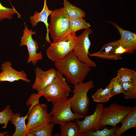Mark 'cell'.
I'll list each match as a JSON object with an SVG mask.
<instances>
[{
	"label": "cell",
	"mask_w": 136,
	"mask_h": 136,
	"mask_svg": "<svg viewBox=\"0 0 136 136\" xmlns=\"http://www.w3.org/2000/svg\"><path fill=\"white\" fill-rule=\"evenodd\" d=\"M112 79L110 80L109 84L104 89L100 88L93 93L92 96L93 101L99 103L107 102L111 98L110 90L112 88Z\"/></svg>",
	"instance_id": "ffe728a7"
},
{
	"label": "cell",
	"mask_w": 136,
	"mask_h": 136,
	"mask_svg": "<svg viewBox=\"0 0 136 136\" xmlns=\"http://www.w3.org/2000/svg\"><path fill=\"white\" fill-rule=\"evenodd\" d=\"M15 14H18L19 18H21V15L13 7L11 8L5 7L0 2V22L6 19H12Z\"/></svg>",
	"instance_id": "83f0119b"
},
{
	"label": "cell",
	"mask_w": 136,
	"mask_h": 136,
	"mask_svg": "<svg viewBox=\"0 0 136 136\" xmlns=\"http://www.w3.org/2000/svg\"><path fill=\"white\" fill-rule=\"evenodd\" d=\"M9 132L8 131H5L2 132H0V136H4L5 135L8 133Z\"/></svg>",
	"instance_id": "1f68e13d"
},
{
	"label": "cell",
	"mask_w": 136,
	"mask_h": 136,
	"mask_svg": "<svg viewBox=\"0 0 136 136\" xmlns=\"http://www.w3.org/2000/svg\"><path fill=\"white\" fill-rule=\"evenodd\" d=\"M121 122L122 126L116 131V136H121L127 130L136 127V109L128 113Z\"/></svg>",
	"instance_id": "ac0fdd59"
},
{
	"label": "cell",
	"mask_w": 136,
	"mask_h": 136,
	"mask_svg": "<svg viewBox=\"0 0 136 136\" xmlns=\"http://www.w3.org/2000/svg\"><path fill=\"white\" fill-rule=\"evenodd\" d=\"M112 88L110 90L111 98L115 95L123 93L122 83L118 80L117 76L112 78Z\"/></svg>",
	"instance_id": "f1b7e54d"
},
{
	"label": "cell",
	"mask_w": 136,
	"mask_h": 136,
	"mask_svg": "<svg viewBox=\"0 0 136 136\" xmlns=\"http://www.w3.org/2000/svg\"><path fill=\"white\" fill-rule=\"evenodd\" d=\"M28 113L25 116H21L19 113H14L10 120L15 127V132L12 136H27V130L25 120L27 118Z\"/></svg>",
	"instance_id": "e0dca14e"
},
{
	"label": "cell",
	"mask_w": 136,
	"mask_h": 136,
	"mask_svg": "<svg viewBox=\"0 0 136 136\" xmlns=\"http://www.w3.org/2000/svg\"><path fill=\"white\" fill-rule=\"evenodd\" d=\"M71 91L66 78L57 71L52 81L38 94L41 97L44 96L48 101L52 102L67 98Z\"/></svg>",
	"instance_id": "277c9868"
},
{
	"label": "cell",
	"mask_w": 136,
	"mask_h": 136,
	"mask_svg": "<svg viewBox=\"0 0 136 136\" xmlns=\"http://www.w3.org/2000/svg\"><path fill=\"white\" fill-rule=\"evenodd\" d=\"M57 71L74 86L84 81L91 71V67L79 61L73 51L54 63Z\"/></svg>",
	"instance_id": "6da1fadb"
},
{
	"label": "cell",
	"mask_w": 136,
	"mask_h": 136,
	"mask_svg": "<svg viewBox=\"0 0 136 136\" xmlns=\"http://www.w3.org/2000/svg\"><path fill=\"white\" fill-rule=\"evenodd\" d=\"M60 136H83L80 130L78 124L71 121L66 122L60 125Z\"/></svg>",
	"instance_id": "d6986e66"
},
{
	"label": "cell",
	"mask_w": 136,
	"mask_h": 136,
	"mask_svg": "<svg viewBox=\"0 0 136 136\" xmlns=\"http://www.w3.org/2000/svg\"><path fill=\"white\" fill-rule=\"evenodd\" d=\"M52 11L48 8L46 0H44V6L42 10L39 13L35 11L33 16L29 17V21L32 27L36 26L38 22H42L45 24L47 28L45 40L48 43H51L49 38L48 28L49 24L48 22V17L50 15Z\"/></svg>",
	"instance_id": "9a60e30c"
},
{
	"label": "cell",
	"mask_w": 136,
	"mask_h": 136,
	"mask_svg": "<svg viewBox=\"0 0 136 136\" xmlns=\"http://www.w3.org/2000/svg\"><path fill=\"white\" fill-rule=\"evenodd\" d=\"M12 62L8 61L4 62L2 64L0 82H13L20 80L27 83L30 82V80L28 78L27 74L24 71H17L12 67Z\"/></svg>",
	"instance_id": "8fae6325"
},
{
	"label": "cell",
	"mask_w": 136,
	"mask_h": 136,
	"mask_svg": "<svg viewBox=\"0 0 136 136\" xmlns=\"http://www.w3.org/2000/svg\"><path fill=\"white\" fill-rule=\"evenodd\" d=\"M109 22L118 29L120 35V39L117 41L119 45L135 52L136 49V33L124 30L116 23Z\"/></svg>",
	"instance_id": "5bb4252c"
},
{
	"label": "cell",
	"mask_w": 136,
	"mask_h": 136,
	"mask_svg": "<svg viewBox=\"0 0 136 136\" xmlns=\"http://www.w3.org/2000/svg\"><path fill=\"white\" fill-rule=\"evenodd\" d=\"M57 71L53 68L45 71L38 67L35 70V79L32 88L39 92L50 84L56 77Z\"/></svg>",
	"instance_id": "7c38bea8"
},
{
	"label": "cell",
	"mask_w": 136,
	"mask_h": 136,
	"mask_svg": "<svg viewBox=\"0 0 136 136\" xmlns=\"http://www.w3.org/2000/svg\"><path fill=\"white\" fill-rule=\"evenodd\" d=\"M134 52L130 49L124 48L119 45L115 49L114 51L115 55L119 57H121V56L125 53L131 54Z\"/></svg>",
	"instance_id": "4dcf8cb0"
},
{
	"label": "cell",
	"mask_w": 136,
	"mask_h": 136,
	"mask_svg": "<svg viewBox=\"0 0 136 136\" xmlns=\"http://www.w3.org/2000/svg\"><path fill=\"white\" fill-rule=\"evenodd\" d=\"M135 109L136 106H125L115 103L104 107L95 131L107 125L116 126L128 113Z\"/></svg>",
	"instance_id": "3957f363"
},
{
	"label": "cell",
	"mask_w": 136,
	"mask_h": 136,
	"mask_svg": "<svg viewBox=\"0 0 136 136\" xmlns=\"http://www.w3.org/2000/svg\"><path fill=\"white\" fill-rule=\"evenodd\" d=\"M95 86L93 81L79 83L74 86L73 96L69 98L73 112L84 116L88 113L90 99L87 96L89 91Z\"/></svg>",
	"instance_id": "5b68a950"
},
{
	"label": "cell",
	"mask_w": 136,
	"mask_h": 136,
	"mask_svg": "<svg viewBox=\"0 0 136 136\" xmlns=\"http://www.w3.org/2000/svg\"><path fill=\"white\" fill-rule=\"evenodd\" d=\"M119 45V43L117 41L110 42L104 45L98 51L89 54V56L104 59H121L122 57L117 56L114 53L115 50Z\"/></svg>",
	"instance_id": "2e32d148"
},
{
	"label": "cell",
	"mask_w": 136,
	"mask_h": 136,
	"mask_svg": "<svg viewBox=\"0 0 136 136\" xmlns=\"http://www.w3.org/2000/svg\"><path fill=\"white\" fill-rule=\"evenodd\" d=\"M28 113V131L51 122V116L48 113L46 105L39 103L30 106Z\"/></svg>",
	"instance_id": "9c48e42d"
},
{
	"label": "cell",
	"mask_w": 136,
	"mask_h": 136,
	"mask_svg": "<svg viewBox=\"0 0 136 136\" xmlns=\"http://www.w3.org/2000/svg\"><path fill=\"white\" fill-rule=\"evenodd\" d=\"M119 127L112 126L109 129L104 128L101 130L88 131L83 134V136H116L115 132Z\"/></svg>",
	"instance_id": "484cf974"
},
{
	"label": "cell",
	"mask_w": 136,
	"mask_h": 136,
	"mask_svg": "<svg viewBox=\"0 0 136 136\" xmlns=\"http://www.w3.org/2000/svg\"><path fill=\"white\" fill-rule=\"evenodd\" d=\"M117 77L118 80L123 82L136 81V72L130 69L121 68L117 71Z\"/></svg>",
	"instance_id": "cb8c5ba5"
},
{
	"label": "cell",
	"mask_w": 136,
	"mask_h": 136,
	"mask_svg": "<svg viewBox=\"0 0 136 136\" xmlns=\"http://www.w3.org/2000/svg\"><path fill=\"white\" fill-rule=\"evenodd\" d=\"M23 30V36L21 38L20 46L21 47L26 46L28 50V57L27 62H31L36 65L38 61L42 59L43 55L41 52L37 53L39 47L37 41L33 40L32 35L36 34V31L29 30L25 24Z\"/></svg>",
	"instance_id": "30bf717a"
},
{
	"label": "cell",
	"mask_w": 136,
	"mask_h": 136,
	"mask_svg": "<svg viewBox=\"0 0 136 136\" xmlns=\"http://www.w3.org/2000/svg\"><path fill=\"white\" fill-rule=\"evenodd\" d=\"M52 103V106L49 113L51 116V123L61 125L66 122L84 118V116L72 112L69 98Z\"/></svg>",
	"instance_id": "8992f818"
},
{
	"label": "cell",
	"mask_w": 136,
	"mask_h": 136,
	"mask_svg": "<svg viewBox=\"0 0 136 136\" xmlns=\"http://www.w3.org/2000/svg\"><path fill=\"white\" fill-rule=\"evenodd\" d=\"M14 113L9 105L7 106L3 110L0 112V125H4L3 128L6 129L8 122Z\"/></svg>",
	"instance_id": "4316f807"
},
{
	"label": "cell",
	"mask_w": 136,
	"mask_h": 136,
	"mask_svg": "<svg viewBox=\"0 0 136 136\" xmlns=\"http://www.w3.org/2000/svg\"><path fill=\"white\" fill-rule=\"evenodd\" d=\"M104 106L99 103L96 105L95 111L92 115L84 116V119L80 121L76 119L75 121L78 124L80 132L83 133L88 131H95L99 120Z\"/></svg>",
	"instance_id": "4fadbf2b"
},
{
	"label": "cell",
	"mask_w": 136,
	"mask_h": 136,
	"mask_svg": "<svg viewBox=\"0 0 136 136\" xmlns=\"http://www.w3.org/2000/svg\"><path fill=\"white\" fill-rule=\"evenodd\" d=\"M92 33L90 28L86 29L80 35L77 37L76 43L73 52L78 59L81 62L87 64L92 67H96V64L89 58V50L91 42L89 35Z\"/></svg>",
	"instance_id": "ba28073f"
},
{
	"label": "cell",
	"mask_w": 136,
	"mask_h": 136,
	"mask_svg": "<svg viewBox=\"0 0 136 136\" xmlns=\"http://www.w3.org/2000/svg\"><path fill=\"white\" fill-rule=\"evenodd\" d=\"M63 4V8L69 18L85 17V13L83 10L71 4L67 0H64Z\"/></svg>",
	"instance_id": "7402d4cb"
},
{
	"label": "cell",
	"mask_w": 136,
	"mask_h": 136,
	"mask_svg": "<svg viewBox=\"0 0 136 136\" xmlns=\"http://www.w3.org/2000/svg\"><path fill=\"white\" fill-rule=\"evenodd\" d=\"M77 40L76 34L71 33L62 40L51 43L46 51L47 57L54 62L63 58L73 51Z\"/></svg>",
	"instance_id": "52a82bcc"
},
{
	"label": "cell",
	"mask_w": 136,
	"mask_h": 136,
	"mask_svg": "<svg viewBox=\"0 0 136 136\" xmlns=\"http://www.w3.org/2000/svg\"><path fill=\"white\" fill-rule=\"evenodd\" d=\"M122 87L125 99H136V81L123 82Z\"/></svg>",
	"instance_id": "d4e9b609"
},
{
	"label": "cell",
	"mask_w": 136,
	"mask_h": 136,
	"mask_svg": "<svg viewBox=\"0 0 136 136\" xmlns=\"http://www.w3.org/2000/svg\"><path fill=\"white\" fill-rule=\"evenodd\" d=\"M90 27V24L83 17L69 18V27L71 33H75L80 30L88 28Z\"/></svg>",
	"instance_id": "603a6c76"
},
{
	"label": "cell",
	"mask_w": 136,
	"mask_h": 136,
	"mask_svg": "<svg viewBox=\"0 0 136 136\" xmlns=\"http://www.w3.org/2000/svg\"><path fill=\"white\" fill-rule=\"evenodd\" d=\"M41 97L38 93H33L31 94L27 100L26 104L27 106L31 105L33 106L39 103V99Z\"/></svg>",
	"instance_id": "f546056e"
},
{
	"label": "cell",
	"mask_w": 136,
	"mask_h": 136,
	"mask_svg": "<svg viewBox=\"0 0 136 136\" xmlns=\"http://www.w3.org/2000/svg\"><path fill=\"white\" fill-rule=\"evenodd\" d=\"M54 124L50 123L29 130L27 136H52Z\"/></svg>",
	"instance_id": "44dd1931"
},
{
	"label": "cell",
	"mask_w": 136,
	"mask_h": 136,
	"mask_svg": "<svg viewBox=\"0 0 136 136\" xmlns=\"http://www.w3.org/2000/svg\"><path fill=\"white\" fill-rule=\"evenodd\" d=\"M51 15L48 33L53 40V43L62 40L71 34L69 27V18L64 8L52 11Z\"/></svg>",
	"instance_id": "7a4b0ae2"
}]
</instances>
